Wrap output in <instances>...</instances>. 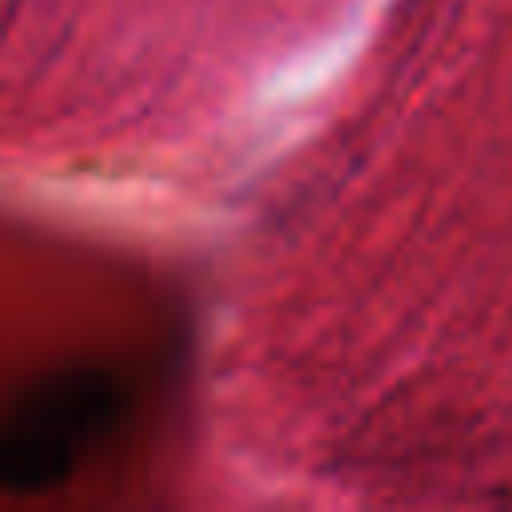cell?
<instances>
[{"instance_id": "obj_1", "label": "cell", "mask_w": 512, "mask_h": 512, "mask_svg": "<svg viewBox=\"0 0 512 512\" xmlns=\"http://www.w3.org/2000/svg\"><path fill=\"white\" fill-rule=\"evenodd\" d=\"M116 412L120 388L96 368L60 372L36 384L0 420V492H40L60 484Z\"/></svg>"}]
</instances>
